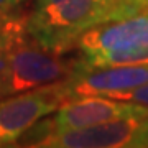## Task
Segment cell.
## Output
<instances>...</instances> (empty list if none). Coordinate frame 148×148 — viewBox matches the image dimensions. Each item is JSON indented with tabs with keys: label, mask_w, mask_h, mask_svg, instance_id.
Wrapping results in <instances>:
<instances>
[{
	"label": "cell",
	"mask_w": 148,
	"mask_h": 148,
	"mask_svg": "<svg viewBox=\"0 0 148 148\" xmlns=\"http://www.w3.org/2000/svg\"><path fill=\"white\" fill-rule=\"evenodd\" d=\"M77 68L148 64V12L101 23L74 45Z\"/></svg>",
	"instance_id": "2"
},
{
	"label": "cell",
	"mask_w": 148,
	"mask_h": 148,
	"mask_svg": "<svg viewBox=\"0 0 148 148\" xmlns=\"http://www.w3.org/2000/svg\"><path fill=\"white\" fill-rule=\"evenodd\" d=\"M142 119H120L82 128L53 130L41 122L20 138L23 147L43 148H132L133 135Z\"/></svg>",
	"instance_id": "5"
},
{
	"label": "cell",
	"mask_w": 148,
	"mask_h": 148,
	"mask_svg": "<svg viewBox=\"0 0 148 148\" xmlns=\"http://www.w3.org/2000/svg\"><path fill=\"white\" fill-rule=\"evenodd\" d=\"M25 20L27 16L18 15L15 12L0 13V51L27 35Z\"/></svg>",
	"instance_id": "8"
},
{
	"label": "cell",
	"mask_w": 148,
	"mask_h": 148,
	"mask_svg": "<svg viewBox=\"0 0 148 148\" xmlns=\"http://www.w3.org/2000/svg\"><path fill=\"white\" fill-rule=\"evenodd\" d=\"M66 101L63 81L23 90L0 99V148L18 145L40 120L56 112Z\"/></svg>",
	"instance_id": "4"
},
{
	"label": "cell",
	"mask_w": 148,
	"mask_h": 148,
	"mask_svg": "<svg viewBox=\"0 0 148 148\" xmlns=\"http://www.w3.org/2000/svg\"><path fill=\"white\" fill-rule=\"evenodd\" d=\"M148 109L130 102L117 101L104 95H87L69 99L56 110L53 119L40 120L46 128L68 130L99 125L120 119H145Z\"/></svg>",
	"instance_id": "6"
},
{
	"label": "cell",
	"mask_w": 148,
	"mask_h": 148,
	"mask_svg": "<svg viewBox=\"0 0 148 148\" xmlns=\"http://www.w3.org/2000/svg\"><path fill=\"white\" fill-rule=\"evenodd\" d=\"M27 0H0V13H10L21 7Z\"/></svg>",
	"instance_id": "11"
},
{
	"label": "cell",
	"mask_w": 148,
	"mask_h": 148,
	"mask_svg": "<svg viewBox=\"0 0 148 148\" xmlns=\"http://www.w3.org/2000/svg\"><path fill=\"white\" fill-rule=\"evenodd\" d=\"M148 82V64L106 66V68H77L73 76L63 79L64 90L69 99L104 95L135 89Z\"/></svg>",
	"instance_id": "7"
},
{
	"label": "cell",
	"mask_w": 148,
	"mask_h": 148,
	"mask_svg": "<svg viewBox=\"0 0 148 148\" xmlns=\"http://www.w3.org/2000/svg\"><path fill=\"white\" fill-rule=\"evenodd\" d=\"M132 148H148V115L140 120L132 140Z\"/></svg>",
	"instance_id": "10"
},
{
	"label": "cell",
	"mask_w": 148,
	"mask_h": 148,
	"mask_svg": "<svg viewBox=\"0 0 148 148\" xmlns=\"http://www.w3.org/2000/svg\"><path fill=\"white\" fill-rule=\"evenodd\" d=\"M76 69V58L48 51L25 35L0 51V99L68 79Z\"/></svg>",
	"instance_id": "3"
},
{
	"label": "cell",
	"mask_w": 148,
	"mask_h": 148,
	"mask_svg": "<svg viewBox=\"0 0 148 148\" xmlns=\"http://www.w3.org/2000/svg\"><path fill=\"white\" fill-rule=\"evenodd\" d=\"M142 12H148V0H35L25 30L41 48L68 54L87 30Z\"/></svg>",
	"instance_id": "1"
},
{
	"label": "cell",
	"mask_w": 148,
	"mask_h": 148,
	"mask_svg": "<svg viewBox=\"0 0 148 148\" xmlns=\"http://www.w3.org/2000/svg\"><path fill=\"white\" fill-rule=\"evenodd\" d=\"M110 99L130 102V104H137V106H143V107H147V109H148V82L138 86V87H135V89L112 94Z\"/></svg>",
	"instance_id": "9"
}]
</instances>
